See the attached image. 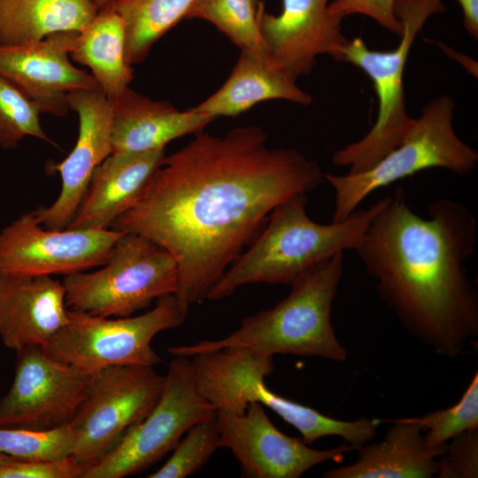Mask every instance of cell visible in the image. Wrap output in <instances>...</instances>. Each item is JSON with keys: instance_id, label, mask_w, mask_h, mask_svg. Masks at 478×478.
I'll use <instances>...</instances> for the list:
<instances>
[{"instance_id": "1", "label": "cell", "mask_w": 478, "mask_h": 478, "mask_svg": "<svg viewBox=\"0 0 478 478\" xmlns=\"http://www.w3.org/2000/svg\"><path fill=\"white\" fill-rule=\"evenodd\" d=\"M195 135L164 158L140 200L110 227L141 235L173 256L175 296L188 310L207 298L275 207L324 179L301 152L268 148L258 126Z\"/></svg>"}, {"instance_id": "2", "label": "cell", "mask_w": 478, "mask_h": 478, "mask_svg": "<svg viewBox=\"0 0 478 478\" xmlns=\"http://www.w3.org/2000/svg\"><path fill=\"white\" fill-rule=\"evenodd\" d=\"M476 241L477 220L463 204L438 199L423 218L397 189L354 251L403 327L455 358L478 335V292L465 266Z\"/></svg>"}, {"instance_id": "3", "label": "cell", "mask_w": 478, "mask_h": 478, "mask_svg": "<svg viewBox=\"0 0 478 478\" xmlns=\"http://www.w3.org/2000/svg\"><path fill=\"white\" fill-rule=\"evenodd\" d=\"M387 200L388 196L330 224L316 223L309 218L306 195L281 204L269 214L266 227L251 246L211 289L207 299L225 298L246 284H290L334 255L355 250Z\"/></svg>"}, {"instance_id": "4", "label": "cell", "mask_w": 478, "mask_h": 478, "mask_svg": "<svg viewBox=\"0 0 478 478\" xmlns=\"http://www.w3.org/2000/svg\"><path fill=\"white\" fill-rule=\"evenodd\" d=\"M343 263V252H339L305 272L290 283L291 290L283 300L244 318L238 329L226 337L172 346L167 351L189 358L226 348H247L273 357L290 354L344 361L347 351L331 324Z\"/></svg>"}, {"instance_id": "5", "label": "cell", "mask_w": 478, "mask_h": 478, "mask_svg": "<svg viewBox=\"0 0 478 478\" xmlns=\"http://www.w3.org/2000/svg\"><path fill=\"white\" fill-rule=\"evenodd\" d=\"M444 10L442 0H396L395 14L403 27L397 48L387 51L371 50L360 37L345 44L340 61L351 63L370 78L378 98V112L365 136L333 154L334 165L348 166V173H362L402 143L413 122L406 111L404 89L407 58L425 22Z\"/></svg>"}, {"instance_id": "6", "label": "cell", "mask_w": 478, "mask_h": 478, "mask_svg": "<svg viewBox=\"0 0 478 478\" xmlns=\"http://www.w3.org/2000/svg\"><path fill=\"white\" fill-rule=\"evenodd\" d=\"M455 103L441 96L428 103L402 143L370 169L358 173H325L335 191L334 222L350 216L369 195L397 181L429 168H444L458 175L472 172L478 152L453 128Z\"/></svg>"}, {"instance_id": "7", "label": "cell", "mask_w": 478, "mask_h": 478, "mask_svg": "<svg viewBox=\"0 0 478 478\" xmlns=\"http://www.w3.org/2000/svg\"><path fill=\"white\" fill-rule=\"evenodd\" d=\"M62 282L69 310L122 318L176 294L179 271L163 247L141 235L123 233L103 266L93 272L66 275Z\"/></svg>"}, {"instance_id": "8", "label": "cell", "mask_w": 478, "mask_h": 478, "mask_svg": "<svg viewBox=\"0 0 478 478\" xmlns=\"http://www.w3.org/2000/svg\"><path fill=\"white\" fill-rule=\"evenodd\" d=\"M188 312L175 294L158 298L137 316L101 317L68 309L66 324L43 350L88 374L110 366H154L162 358L151 346L153 338L181 326Z\"/></svg>"}, {"instance_id": "9", "label": "cell", "mask_w": 478, "mask_h": 478, "mask_svg": "<svg viewBox=\"0 0 478 478\" xmlns=\"http://www.w3.org/2000/svg\"><path fill=\"white\" fill-rule=\"evenodd\" d=\"M200 394L217 410L243 412L257 402L294 427L310 445L323 436L343 435L345 424L270 390L265 378L274 371V357L247 348H226L191 357Z\"/></svg>"}, {"instance_id": "10", "label": "cell", "mask_w": 478, "mask_h": 478, "mask_svg": "<svg viewBox=\"0 0 478 478\" xmlns=\"http://www.w3.org/2000/svg\"><path fill=\"white\" fill-rule=\"evenodd\" d=\"M216 412L197 389L191 360L174 357L150 412L106 456L89 466L82 478H122L142 473L173 450L194 424Z\"/></svg>"}, {"instance_id": "11", "label": "cell", "mask_w": 478, "mask_h": 478, "mask_svg": "<svg viewBox=\"0 0 478 478\" xmlns=\"http://www.w3.org/2000/svg\"><path fill=\"white\" fill-rule=\"evenodd\" d=\"M165 382L150 366H110L89 374L85 396L69 424L71 457L87 469L106 456L157 403Z\"/></svg>"}, {"instance_id": "12", "label": "cell", "mask_w": 478, "mask_h": 478, "mask_svg": "<svg viewBox=\"0 0 478 478\" xmlns=\"http://www.w3.org/2000/svg\"><path fill=\"white\" fill-rule=\"evenodd\" d=\"M15 352L14 378L0 397V428L44 432L69 425L89 374L49 356L41 346Z\"/></svg>"}, {"instance_id": "13", "label": "cell", "mask_w": 478, "mask_h": 478, "mask_svg": "<svg viewBox=\"0 0 478 478\" xmlns=\"http://www.w3.org/2000/svg\"><path fill=\"white\" fill-rule=\"evenodd\" d=\"M122 234L112 228H46L31 211L0 230V274L66 276L99 267Z\"/></svg>"}, {"instance_id": "14", "label": "cell", "mask_w": 478, "mask_h": 478, "mask_svg": "<svg viewBox=\"0 0 478 478\" xmlns=\"http://www.w3.org/2000/svg\"><path fill=\"white\" fill-rule=\"evenodd\" d=\"M216 419L220 446L232 451L250 478H298L318 464L340 463L346 451L355 449L345 443L325 451L312 449L281 432L257 402L242 413L219 409Z\"/></svg>"}, {"instance_id": "15", "label": "cell", "mask_w": 478, "mask_h": 478, "mask_svg": "<svg viewBox=\"0 0 478 478\" xmlns=\"http://www.w3.org/2000/svg\"><path fill=\"white\" fill-rule=\"evenodd\" d=\"M79 117V134L68 156L51 169L61 177V190L50 206L34 210L46 228L70 226L96 168L112 153V102L101 89H79L66 96Z\"/></svg>"}, {"instance_id": "16", "label": "cell", "mask_w": 478, "mask_h": 478, "mask_svg": "<svg viewBox=\"0 0 478 478\" xmlns=\"http://www.w3.org/2000/svg\"><path fill=\"white\" fill-rule=\"evenodd\" d=\"M78 34L61 32L33 42L0 43V75L22 91L41 113L66 116L68 93L101 89L91 74L70 61Z\"/></svg>"}, {"instance_id": "17", "label": "cell", "mask_w": 478, "mask_h": 478, "mask_svg": "<svg viewBox=\"0 0 478 478\" xmlns=\"http://www.w3.org/2000/svg\"><path fill=\"white\" fill-rule=\"evenodd\" d=\"M328 4L329 0H282L279 15L261 12L260 33L270 60L296 81L312 72L320 55L340 61L349 41L343 19L331 14Z\"/></svg>"}, {"instance_id": "18", "label": "cell", "mask_w": 478, "mask_h": 478, "mask_svg": "<svg viewBox=\"0 0 478 478\" xmlns=\"http://www.w3.org/2000/svg\"><path fill=\"white\" fill-rule=\"evenodd\" d=\"M67 320L63 282L50 275L0 274V339L6 348H44Z\"/></svg>"}, {"instance_id": "19", "label": "cell", "mask_w": 478, "mask_h": 478, "mask_svg": "<svg viewBox=\"0 0 478 478\" xmlns=\"http://www.w3.org/2000/svg\"><path fill=\"white\" fill-rule=\"evenodd\" d=\"M165 157V149L110 154L96 168L68 227L110 228L140 200Z\"/></svg>"}, {"instance_id": "20", "label": "cell", "mask_w": 478, "mask_h": 478, "mask_svg": "<svg viewBox=\"0 0 478 478\" xmlns=\"http://www.w3.org/2000/svg\"><path fill=\"white\" fill-rule=\"evenodd\" d=\"M112 102V152L140 153L165 149L171 141L197 134L213 120L194 107L181 111L129 87Z\"/></svg>"}, {"instance_id": "21", "label": "cell", "mask_w": 478, "mask_h": 478, "mask_svg": "<svg viewBox=\"0 0 478 478\" xmlns=\"http://www.w3.org/2000/svg\"><path fill=\"white\" fill-rule=\"evenodd\" d=\"M391 423L385 439L358 448V458L351 465L330 469L326 478H428L437 474L438 458L446 445H426L420 426L408 418L379 419Z\"/></svg>"}, {"instance_id": "22", "label": "cell", "mask_w": 478, "mask_h": 478, "mask_svg": "<svg viewBox=\"0 0 478 478\" xmlns=\"http://www.w3.org/2000/svg\"><path fill=\"white\" fill-rule=\"evenodd\" d=\"M281 99L304 106L312 96L301 89L297 81L277 68L270 60L241 51L227 81L212 96L194 108L214 120L235 117L254 105Z\"/></svg>"}, {"instance_id": "23", "label": "cell", "mask_w": 478, "mask_h": 478, "mask_svg": "<svg viewBox=\"0 0 478 478\" xmlns=\"http://www.w3.org/2000/svg\"><path fill=\"white\" fill-rule=\"evenodd\" d=\"M126 31L121 17L108 4L78 34L70 58L89 67L101 90L116 99L134 79L126 59Z\"/></svg>"}, {"instance_id": "24", "label": "cell", "mask_w": 478, "mask_h": 478, "mask_svg": "<svg viewBox=\"0 0 478 478\" xmlns=\"http://www.w3.org/2000/svg\"><path fill=\"white\" fill-rule=\"evenodd\" d=\"M89 0H0V43L23 44L81 33L97 13Z\"/></svg>"}, {"instance_id": "25", "label": "cell", "mask_w": 478, "mask_h": 478, "mask_svg": "<svg viewBox=\"0 0 478 478\" xmlns=\"http://www.w3.org/2000/svg\"><path fill=\"white\" fill-rule=\"evenodd\" d=\"M195 0H115L111 3L126 31V59L135 65L145 59L153 44L186 18Z\"/></svg>"}, {"instance_id": "26", "label": "cell", "mask_w": 478, "mask_h": 478, "mask_svg": "<svg viewBox=\"0 0 478 478\" xmlns=\"http://www.w3.org/2000/svg\"><path fill=\"white\" fill-rule=\"evenodd\" d=\"M264 9L265 4L260 0H195L186 19L206 20L241 51L270 60L259 27Z\"/></svg>"}, {"instance_id": "27", "label": "cell", "mask_w": 478, "mask_h": 478, "mask_svg": "<svg viewBox=\"0 0 478 478\" xmlns=\"http://www.w3.org/2000/svg\"><path fill=\"white\" fill-rule=\"evenodd\" d=\"M38 107L0 75V147L16 149L26 136L53 143L43 131Z\"/></svg>"}, {"instance_id": "28", "label": "cell", "mask_w": 478, "mask_h": 478, "mask_svg": "<svg viewBox=\"0 0 478 478\" xmlns=\"http://www.w3.org/2000/svg\"><path fill=\"white\" fill-rule=\"evenodd\" d=\"M220 446L216 414L194 424L166 462L149 478H184L198 471Z\"/></svg>"}, {"instance_id": "29", "label": "cell", "mask_w": 478, "mask_h": 478, "mask_svg": "<svg viewBox=\"0 0 478 478\" xmlns=\"http://www.w3.org/2000/svg\"><path fill=\"white\" fill-rule=\"evenodd\" d=\"M73 444L74 435L70 425L44 432L0 428V455L17 460L69 457Z\"/></svg>"}, {"instance_id": "30", "label": "cell", "mask_w": 478, "mask_h": 478, "mask_svg": "<svg viewBox=\"0 0 478 478\" xmlns=\"http://www.w3.org/2000/svg\"><path fill=\"white\" fill-rule=\"evenodd\" d=\"M408 419L420 426L425 443L429 448L444 446L462 432L478 428V374H474L454 405L422 417Z\"/></svg>"}, {"instance_id": "31", "label": "cell", "mask_w": 478, "mask_h": 478, "mask_svg": "<svg viewBox=\"0 0 478 478\" xmlns=\"http://www.w3.org/2000/svg\"><path fill=\"white\" fill-rule=\"evenodd\" d=\"M440 456L438 477L476 478L478 476V428L468 429L451 439Z\"/></svg>"}, {"instance_id": "32", "label": "cell", "mask_w": 478, "mask_h": 478, "mask_svg": "<svg viewBox=\"0 0 478 478\" xmlns=\"http://www.w3.org/2000/svg\"><path fill=\"white\" fill-rule=\"evenodd\" d=\"M87 468L73 457L14 460L0 466V478H82Z\"/></svg>"}, {"instance_id": "33", "label": "cell", "mask_w": 478, "mask_h": 478, "mask_svg": "<svg viewBox=\"0 0 478 478\" xmlns=\"http://www.w3.org/2000/svg\"><path fill=\"white\" fill-rule=\"evenodd\" d=\"M396 0H334L328 4L331 14L343 19L351 14L371 18L380 26L401 36L403 27L394 11Z\"/></svg>"}, {"instance_id": "34", "label": "cell", "mask_w": 478, "mask_h": 478, "mask_svg": "<svg viewBox=\"0 0 478 478\" xmlns=\"http://www.w3.org/2000/svg\"><path fill=\"white\" fill-rule=\"evenodd\" d=\"M463 12L464 27L474 39L478 38V0H457Z\"/></svg>"}, {"instance_id": "35", "label": "cell", "mask_w": 478, "mask_h": 478, "mask_svg": "<svg viewBox=\"0 0 478 478\" xmlns=\"http://www.w3.org/2000/svg\"><path fill=\"white\" fill-rule=\"evenodd\" d=\"M97 9H102L115 0H89Z\"/></svg>"}, {"instance_id": "36", "label": "cell", "mask_w": 478, "mask_h": 478, "mask_svg": "<svg viewBox=\"0 0 478 478\" xmlns=\"http://www.w3.org/2000/svg\"><path fill=\"white\" fill-rule=\"evenodd\" d=\"M14 460H17V459H14L11 457H8V456H3V455H0V466L2 465H5L9 462H12V461H14Z\"/></svg>"}]
</instances>
